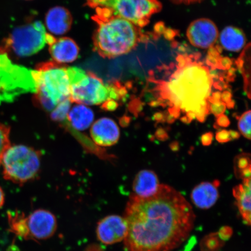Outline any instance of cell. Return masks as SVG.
Segmentation results:
<instances>
[{"label":"cell","instance_id":"4","mask_svg":"<svg viewBox=\"0 0 251 251\" xmlns=\"http://www.w3.org/2000/svg\"><path fill=\"white\" fill-rule=\"evenodd\" d=\"M67 65L54 61L40 63L31 71L35 85L34 102L39 107L51 112L70 99L71 81Z\"/></svg>","mask_w":251,"mask_h":251},{"label":"cell","instance_id":"2","mask_svg":"<svg viewBox=\"0 0 251 251\" xmlns=\"http://www.w3.org/2000/svg\"><path fill=\"white\" fill-rule=\"evenodd\" d=\"M223 57L221 50L213 47L205 58L199 52L183 51L178 53L175 62L158 67L167 79L150 75L149 81L155 84L153 92L161 106L181 111L190 122L205 121L213 83L224 78L226 71L222 67Z\"/></svg>","mask_w":251,"mask_h":251},{"label":"cell","instance_id":"29","mask_svg":"<svg viewBox=\"0 0 251 251\" xmlns=\"http://www.w3.org/2000/svg\"><path fill=\"white\" fill-rule=\"evenodd\" d=\"M129 109L131 112L137 116L143 109V103L140 101V99H134L130 103Z\"/></svg>","mask_w":251,"mask_h":251},{"label":"cell","instance_id":"12","mask_svg":"<svg viewBox=\"0 0 251 251\" xmlns=\"http://www.w3.org/2000/svg\"><path fill=\"white\" fill-rule=\"evenodd\" d=\"M91 136L97 145L109 147L118 143L120 137L118 126L112 119L102 118L94 123L90 130Z\"/></svg>","mask_w":251,"mask_h":251},{"label":"cell","instance_id":"20","mask_svg":"<svg viewBox=\"0 0 251 251\" xmlns=\"http://www.w3.org/2000/svg\"><path fill=\"white\" fill-rule=\"evenodd\" d=\"M250 44L244 47L241 55L235 61V65L243 75L244 90L247 93L249 99L251 97L250 85Z\"/></svg>","mask_w":251,"mask_h":251},{"label":"cell","instance_id":"10","mask_svg":"<svg viewBox=\"0 0 251 251\" xmlns=\"http://www.w3.org/2000/svg\"><path fill=\"white\" fill-rule=\"evenodd\" d=\"M30 239L46 240L54 235L57 221L54 214L45 209H37L27 217Z\"/></svg>","mask_w":251,"mask_h":251},{"label":"cell","instance_id":"23","mask_svg":"<svg viewBox=\"0 0 251 251\" xmlns=\"http://www.w3.org/2000/svg\"><path fill=\"white\" fill-rule=\"evenodd\" d=\"M9 134L10 128L0 122V165L6 151L11 146Z\"/></svg>","mask_w":251,"mask_h":251},{"label":"cell","instance_id":"9","mask_svg":"<svg viewBox=\"0 0 251 251\" xmlns=\"http://www.w3.org/2000/svg\"><path fill=\"white\" fill-rule=\"evenodd\" d=\"M186 35L191 45L207 49L216 45L219 38V31L213 22L202 18L191 23L187 30Z\"/></svg>","mask_w":251,"mask_h":251},{"label":"cell","instance_id":"36","mask_svg":"<svg viewBox=\"0 0 251 251\" xmlns=\"http://www.w3.org/2000/svg\"><path fill=\"white\" fill-rule=\"evenodd\" d=\"M229 136H230V141L238 140L240 137V134L238 131L230 130L228 131Z\"/></svg>","mask_w":251,"mask_h":251},{"label":"cell","instance_id":"6","mask_svg":"<svg viewBox=\"0 0 251 251\" xmlns=\"http://www.w3.org/2000/svg\"><path fill=\"white\" fill-rule=\"evenodd\" d=\"M1 164L5 180L23 185L39 175L41 152L23 145L10 146L6 151Z\"/></svg>","mask_w":251,"mask_h":251},{"label":"cell","instance_id":"14","mask_svg":"<svg viewBox=\"0 0 251 251\" xmlns=\"http://www.w3.org/2000/svg\"><path fill=\"white\" fill-rule=\"evenodd\" d=\"M49 46L51 57L59 64L74 62L79 54V48L76 43L69 37L55 39Z\"/></svg>","mask_w":251,"mask_h":251},{"label":"cell","instance_id":"32","mask_svg":"<svg viewBox=\"0 0 251 251\" xmlns=\"http://www.w3.org/2000/svg\"><path fill=\"white\" fill-rule=\"evenodd\" d=\"M155 137L156 139L162 141L167 140L169 138L167 131L162 127H159L157 129L155 133Z\"/></svg>","mask_w":251,"mask_h":251},{"label":"cell","instance_id":"5","mask_svg":"<svg viewBox=\"0 0 251 251\" xmlns=\"http://www.w3.org/2000/svg\"><path fill=\"white\" fill-rule=\"evenodd\" d=\"M127 94L126 87L119 81L106 84L93 72L83 71L71 84L70 99L80 104L102 105L109 101H121Z\"/></svg>","mask_w":251,"mask_h":251},{"label":"cell","instance_id":"34","mask_svg":"<svg viewBox=\"0 0 251 251\" xmlns=\"http://www.w3.org/2000/svg\"><path fill=\"white\" fill-rule=\"evenodd\" d=\"M175 4H190L193 3H200L203 1V0H171Z\"/></svg>","mask_w":251,"mask_h":251},{"label":"cell","instance_id":"21","mask_svg":"<svg viewBox=\"0 0 251 251\" xmlns=\"http://www.w3.org/2000/svg\"><path fill=\"white\" fill-rule=\"evenodd\" d=\"M8 216L10 231L19 237L26 240L30 239L27 218L25 217L24 214H21L18 212L15 213L9 212Z\"/></svg>","mask_w":251,"mask_h":251},{"label":"cell","instance_id":"22","mask_svg":"<svg viewBox=\"0 0 251 251\" xmlns=\"http://www.w3.org/2000/svg\"><path fill=\"white\" fill-rule=\"evenodd\" d=\"M71 103L70 99H69L56 105L51 111L52 120L58 122L67 120L68 113L70 111Z\"/></svg>","mask_w":251,"mask_h":251},{"label":"cell","instance_id":"3","mask_svg":"<svg viewBox=\"0 0 251 251\" xmlns=\"http://www.w3.org/2000/svg\"><path fill=\"white\" fill-rule=\"evenodd\" d=\"M92 17L97 25L93 35L94 50L103 58L126 54L141 42L149 39L141 27L119 16L95 8Z\"/></svg>","mask_w":251,"mask_h":251},{"label":"cell","instance_id":"27","mask_svg":"<svg viewBox=\"0 0 251 251\" xmlns=\"http://www.w3.org/2000/svg\"><path fill=\"white\" fill-rule=\"evenodd\" d=\"M230 125V119H228L226 115L222 114L219 116L217 119H216L214 127L216 129H220L221 127H227Z\"/></svg>","mask_w":251,"mask_h":251},{"label":"cell","instance_id":"11","mask_svg":"<svg viewBox=\"0 0 251 251\" xmlns=\"http://www.w3.org/2000/svg\"><path fill=\"white\" fill-rule=\"evenodd\" d=\"M127 230V224L125 218L112 215L106 216L99 222L96 233L100 242L112 245L124 241Z\"/></svg>","mask_w":251,"mask_h":251},{"label":"cell","instance_id":"1","mask_svg":"<svg viewBox=\"0 0 251 251\" xmlns=\"http://www.w3.org/2000/svg\"><path fill=\"white\" fill-rule=\"evenodd\" d=\"M128 230L126 251H169L189 237L196 216L192 206L168 185L160 184L154 196L131 195L124 216Z\"/></svg>","mask_w":251,"mask_h":251},{"label":"cell","instance_id":"13","mask_svg":"<svg viewBox=\"0 0 251 251\" xmlns=\"http://www.w3.org/2000/svg\"><path fill=\"white\" fill-rule=\"evenodd\" d=\"M45 21L47 29L50 33L55 35H62L71 29L73 18L68 9L57 6L47 12Z\"/></svg>","mask_w":251,"mask_h":251},{"label":"cell","instance_id":"18","mask_svg":"<svg viewBox=\"0 0 251 251\" xmlns=\"http://www.w3.org/2000/svg\"><path fill=\"white\" fill-rule=\"evenodd\" d=\"M219 41L223 48L231 52H239L246 45V36L243 30L234 26L225 28L220 35Z\"/></svg>","mask_w":251,"mask_h":251},{"label":"cell","instance_id":"15","mask_svg":"<svg viewBox=\"0 0 251 251\" xmlns=\"http://www.w3.org/2000/svg\"><path fill=\"white\" fill-rule=\"evenodd\" d=\"M219 182H202L194 187L191 193V201L197 208L208 209L212 208L219 199L218 189Z\"/></svg>","mask_w":251,"mask_h":251},{"label":"cell","instance_id":"26","mask_svg":"<svg viewBox=\"0 0 251 251\" xmlns=\"http://www.w3.org/2000/svg\"><path fill=\"white\" fill-rule=\"evenodd\" d=\"M226 107V105L222 101L211 103L209 104V112L217 118L219 116L224 114Z\"/></svg>","mask_w":251,"mask_h":251},{"label":"cell","instance_id":"7","mask_svg":"<svg viewBox=\"0 0 251 251\" xmlns=\"http://www.w3.org/2000/svg\"><path fill=\"white\" fill-rule=\"evenodd\" d=\"M86 4L92 8L104 9L141 28L148 25L152 16L162 8L158 0H87Z\"/></svg>","mask_w":251,"mask_h":251},{"label":"cell","instance_id":"37","mask_svg":"<svg viewBox=\"0 0 251 251\" xmlns=\"http://www.w3.org/2000/svg\"><path fill=\"white\" fill-rule=\"evenodd\" d=\"M5 202V195L4 191L2 188L0 187V209L4 205Z\"/></svg>","mask_w":251,"mask_h":251},{"label":"cell","instance_id":"17","mask_svg":"<svg viewBox=\"0 0 251 251\" xmlns=\"http://www.w3.org/2000/svg\"><path fill=\"white\" fill-rule=\"evenodd\" d=\"M251 178L244 179L242 184L233 188V196L243 221L247 225H251Z\"/></svg>","mask_w":251,"mask_h":251},{"label":"cell","instance_id":"30","mask_svg":"<svg viewBox=\"0 0 251 251\" xmlns=\"http://www.w3.org/2000/svg\"><path fill=\"white\" fill-rule=\"evenodd\" d=\"M216 139L220 143H226L230 141L228 131L227 130H221L218 131L216 134Z\"/></svg>","mask_w":251,"mask_h":251},{"label":"cell","instance_id":"25","mask_svg":"<svg viewBox=\"0 0 251 251\" xmlns=\"http://www.w3.org/2000/svg\"><path fill=\"white\" fill-rule=\"evenodd\" d=\"M250 166H251V158L249 153H241L234 159V171L237 177L239 176L241 172Z\"/></svg>","mask_w":251,"mask_h":251},{"label":"cell","instance_id":"38","mask_svg":"<svg viewBox=\"0 0 251 251\" xmlns=\"http://www.w3.org/2000/svg\"><path fill=\"white\" fill-rule=\"evenodd\" d=\"M171 149L174 151H177L179 149V145H178V143L177 141H174L173 142L170 146Z\"/></svg>","mask_w":251,"mask_h":251},{"label":"cell","instance_id":"19","mask_svg":"<svg viewBox=\"0 0 251 251\" xmlns=\"http://www.w3.org/2000/svg\"><path fill=\"white\" fill-rule=\"evenodd\" d=\"M67 120L75 129L84 130L93 123L94 113L85 105H77L69 112Z\"/></svg>","mask_w":251,"mask_h":251},{"label":"cell","instance_id":"24","mask_svg":"<svg viewBox=\"0 0 251 251\" xmlns=\"http://www.w3.org/2000/svg\"><path fill=\"white\" fill-rule=\"evenodd\" d=\"M251 111L249 110L238 118V127L240 133L248 140H251Z\"/></svg>","mask_w":251,"mask_h":251},{"label":"cell","instance_id":"39","mask_svg":"<svg viewBox=\"0 0 251 251\" xmlns=\"http://www.w3.org/2000/svg\"><path fill=\"white\" fill-rule=\"evenodd\" d=\"M130 121V118L129 117H124L122 119L121 125L123 126H126L128 124H129Z\"/></svg>","mask_w":251,"mask_h":251},{"label":"cell","instance_id":"31","mask_svg":"<svg viewBox=\"0 0 251 251\" xmlns=\"http://www.w3.org/2000/svg\"><path fill=\"white\" fill-rule=\"evenodd\" d=\"M213 134L212 132H207L203 134L201 137V141L203 146H209L212 143Z\"/></svg>","mask_w":251,"mask_h":251},{"label":"cell","instance_id":"28","mask_svg":"<svg viewBox=\"0 0 251 251\" xmlns=\"http://www.w3.org/2000/svg\"><path fill=\"white\" fill-rule=\"evenodd\" d=\"M221 101L224 102L228 108H233L235 102L232 100V93L230 91L226 90L221 94Z\"/></svg>","mask_w":251,"mask_h":251},{"label":"cell","instance_id":"33","mask_svg":"<svg viewBox=\"0 0 251 251\" xmlns=\"http://www.w3.org/2000/svg\"><path fill=\"white\" fill-rule=\"evenodd\" d=\"M221 101V93L220 92H215L210 96L208 99V101L210 103L216 102Z\"/></svg>","mask_w":251,"mask_h":251},{"label":"cell","instance_id":"16","mask_svg":"<svg viewBox=\"0 0 251 251\" xmlns=\"http://www.w3.org/2000/svg\"><path fill=\"white\" fill-rule=\"evenodd\" d=\"M160 184L154 172L143 170L137 174L133 183V195L147 199L154 196L158 191Z\"/></svg>","mask_w":251,"mask_h":251},{"label":"cell","instance_id":"35","mask_svg":"<svg viewBox=\"0 0 251 251\" xmlns=\"http://www.w3.org/2000/svg\"><path fill=\"white\" fill-rule=\"evenodd\" d=\"M153 119L157 123H163L166 121L165 114H163L162 112H156L153 116Z\"/></svg>","mask_w":251,"mask_h":251},{"label":"cell","instance_id":"8","mask_svg":"<svg viewBox=\"0 0 251 251\" xmlns=\"http://www.w3.org/2000/svg\"><path fill=\"white\" fill-rule=\"evenodd\" d=\"M47 34L44 25L34 21L15 28L3 47L6 51H12L20 57L33 55L45 46Z\"/></svg>","mask_w":251,"mask_h":251}]
</instances>
